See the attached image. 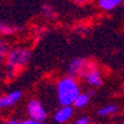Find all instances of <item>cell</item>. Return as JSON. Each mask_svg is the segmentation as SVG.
<instances>
[{
  "mask_svg": "<svg viewBox=\"0 0 124 124\" xmlns=\"http://www.w3.org/2000/svg\"><path fill=\"white\" fill-rule=\"evenodd\" d=\"M79 94V87L75 78L65 77L57 83V97L61 106L71 107Z\"/></svg>",
  "mask_w": 124,
  "mask_h": 124,
  "instance_id": "obj_1",
  "label": "cell"
},
{
  "mask_svg": "<svg viewBox=\"0 0 124 124\" xmlns=\"http://www.w3.org/2000/svg\"><path fill=\"white\" fill-rule=\"evenodd\" d=\"M30 51L27 48H15L11 50L6 56L8 62V78H11L19 68H23L30 61Z\"/></svg>",
  "mask_w": 124,
  "mask_h": 124,
  "instance_id": "obj_2",
  "label": "cell"
},
{
  "mask_svg": "<svg viewBox=\"0 0 124 124\" xmlns=\"http://www.w3.org/2000/svg\"><path fill=\"white\" fill-rule=\"evenodd\" d=\"M81 76L86 78L87 83H88L89 86L99 87V86H102V83H103L101 72L98 71V68H97L94 65H93V63H87L85 71L82 72Z\"/></svg>",
  "mask_w": 124,
  "mask_h": 124,
  "instance_id": "obj_3",
  "label": "cell"
},
{
  "mask_svg": "<svg viewBox=\"0 0 124 124\" xmlns=\"http://www.w3.org/2000/svg\"><path fill=\"white\" fill-rule=\"evenodd\" d=\"M27 112L31 117V120H34L36 123L42 122L46 118V112L44 109V107L41 106V103L36 99H32L27 104Z\"/></svg>",
  "mask_w": 124,
  "mask_h": 124,
  "instance_id": "obj_4",
  "label": "cell"
},
{
  "mask_svg": "<svg viewBox=\"0 0 124 124\" xmlns=\"http://www.w3.org/2000/svg\"><path fill=\"white\" fill-rule=\"evenodd\" d=\"M87 60L85 58H75L70 62V66H68V73L71 78H75V76H81L82 72L85 71L86 66H87Z\"/></svg>",
  "mask_w": 124,
  "mask_h": 124,
  "instance_id": "obj_5",
  "label": "cell"
},
{
  "mask_svg": "<svg viewBox=\"0 0 124 124\" xmlns=\"http://www.w3.org/2000/svg\"><path fill=\"white\" fill-rule=\"evenodd\" d=\"M20 98H21V92L20 91H14L11 93H9V94H6L5 97L0 98V108L14 106Z\"/></svg>",
  "mask_w": 124,
  "mask_h": 124,
  "instance_id": "obj_6",
  "label": "cell"
},
{
  "mask_svg": "<svg viewBox=\"0 0 124 124\" xmlns=\"http://www.w3.org/2000/svg\"><path fill=\"white\" fill-rule=\"evenodd\" d=\"M72 114H73L72 107H62L55 113V120L57 123H65L72 117Z\"/></svg>",
  "mask_w": 124,
  "mask_h": 124,
  "instance_id": "obj_7",
  "label": "cell"
},
{
  "mask_svg": "<svg viewBox=\"0 0 124 124\" xmlns=\"http://www.w3.org/2000/svg\"><path fill=\"white\" fill-rule=\"evenodd\" d=\"M120 4H122L120 0H99L98 1V5L103 10H113L116 6H118Z\"/></svg>",
  "mask_w": 124,
  "mask_h": 124,
  "instance_id": "obj_8",
  "label": "cell"
},
{
  "mask_svg": "<svg viewBox=\"0 0 124 124\" xmlns=\"http://www.w3.org/2000/svg\"><path fill=\"white\" fill-rule=\"evenodd\" d=\"M117 112V106L114 104H109V106H104V107H102L97 110V114L99 117H107V116H110L113 114V113H116Z\"/></svg>",
  "mask_w": 124,
  "mask_h": 124,
  "instance_id": "obj_9",
  "label": "cell"
},
{
  "mask_svg": "<svg viewBox=\"0 0 124 124\" xmlns=\"http://www.w3.org/2000/svg\"><path fill=\"white\" fill-rule=\"evenodd\" d=\"M89 102V97L86 94V93H79L78 94V97L75 99V102H73V106L76 107V108H83L87 103Z\"/></svg>",
  "mask_w": 124,
  "mask_h": 124,
  "instance_id": "obj_10",
  "label": "cell"
},
{
  "mask_svg": "<svg viewBox=\"0 0 124 124\" xmlns=\"http://www.w3.org/2000/svg\"><path fill=\"white\" fill-rule=\"evenodd\" d=\"M8 54H9V45L3 39H0V63H1L3 60L8 56Z\"/></svg>",
  "mask_w": 124,
  "mask_h": 124,
  "instance_id": "obj_11",
  "label": "cell"
},
{
  "mask_svg": "<svg viewBox=\"0 0 124 124\" xmlns=\"http://www.w3.org/2000/svg\"><path fill=\"white\" fill-rule=\"evenodd\" d=\"M15 29L6 23H0V34L1 35H11L14 34Z\"/></svg>",
  "mask_w": 124,
  "mask_h": 124,
  "instance_id": "obj_12",
  "label": "cell"
},
{
  "mask_svg": "<svg viewBox=\"0 0 124 124\" xmlns=\"http://www.w3.org/2000/svg\"><path fill=\"white\" fill-rule=\"evenodd\" d=\"M41 13H42V15L45 16V17H52L54 16V11H52V9H51V6H44L42 8V10H41Z\"/></svg>",
  "mask_w": 124,
  "mask_h": 124,
  "instance_id": "obj_13",
  "label": "cell"
},
{
  "mask_svg": "<svg viewBox=\"0 0 124 124\" xmlns=\"http://www.w3.org/2000/svg\"><path fill=\"white\" fill-rule=\"evenodd\" d=\"M75 124H89V122H88V118L87 117H82L78 120H76Z\"/></svg>",
  "mask_w": 124,
  "mask_h": 124,
  "instance_id": "obj_14",
  "label": "cell"
},
{
  "mask_svg": "<svg viewBox=\"0 0 124 124\" xmlns=\"http://www.w3.org/2000/svg\"><path fill=\"white\" fill-rule=\"evenodd\" d=\"M36 122L34 120H31V119H26V120H23L21 123H19V124H35Z\"/></svg>",
  "mask_w": 124,
  "mask_h": 124,
  "instance_id": "obj_15",
  "label": "cell"
},
{
  "mask_svg": "<svg viewBox=\"0 0 124 124\" xmlns=\"http://www.w3.org/2000/svg\"><path fill=\"white\" fill-rule=\"evenodd\" d=\"M5 124H19V122H16V120H8Z\"/></svg>",
  "mask_w": 124,
  "mask_h": 124,
  "instance_id": "obj_16",
  "label": "cell"
},
{
  "mask_svg": "<svg viewBox=\"0 0 124 124\" xmlns=\"http://www.w3.org/2000/svg\"><path fill=\"white\" fill-rule=\"evenodd\" d=\"M35 124H45L44 122H40V123H35Z\"/></svg>",
  "mask_w": 124,
  "mask_h": 124,
  "instance_id": "obj_17",
  "label": "cell"
}]
</instances>
